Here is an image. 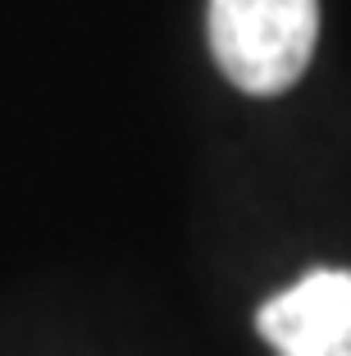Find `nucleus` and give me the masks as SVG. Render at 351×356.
Returning <instances> with one entry per match:
<instances>
[{"mask_svg": "<svg viewBox=\"0 0 351 356\" xmlns=\"http://www.w3.org/2000/svg\"><path fill=\"white\" fill-rule=\"evenodd\" d=\"M320 0H210V51L233 87L279 96L306 74Z\"/></svg>", "mask_w": 351, "mask_h": 356, "instance_id": "f257e3e1", "label": "nucleus"}, {"mask_svg": "<svg viewBox=\"0 0 351 356\" xmlns=\"http://www.w3.org/2000/svg\"><path fill=\"white\" fill-rule=\"evenodd\" d=\"M279 356H351V270H315L256 315Z\"/></svg>", "mask_w": 351, "mask_h": 356, "instance_id": "f03ea898", "label": "nucleus"}]
</instances>
